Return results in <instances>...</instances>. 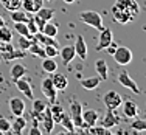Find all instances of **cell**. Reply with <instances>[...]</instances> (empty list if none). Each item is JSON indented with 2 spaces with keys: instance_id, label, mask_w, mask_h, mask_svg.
<instances>
[{
  "instance_id": "14",
  "label": "cell",
  "mask_w": 146,
  "mask_h": 135,
  "mask_svg": "<svg viewBox=\"0 0 146 135\" xmlns=\"http://www.w3.org/2000/svg\"><path fill=\"white\" fill-rule=\"evenodd\" d=\"M118 123H120V116H118V115H115V112H113L112 109H107L106 115L103 116L101 126L107 127V129H110V127H115Z\"/></svg>"
},
{
  "instance_id": "19",
  "label": "cell",
  "mask_w": 146,
  "mask_h": 135,
  "mask_svg": "<svg viewBox=\"0 0 146 135\" xmlns=\"http://www.w3.org/2000/svg\"><path fill=\"white\" fill-rule=\"evenodd\" d=\"M82 121H84V126L90 127L93 124H96L98 121V112L93 109H87V110H82Z\"/></svg>"
},
{
  "instance_id": "33",
  "label": "cell",
  "mask_w": 146,
  "mask_h": 135,
  "mask_svg": "<svg viewBox=\"0 0 146 135\" xmlns=\"http://www.w3.org/2000/svg\"><path fill=\"white\" fill-rule=\"evenodd\" d=\"M13 40V31L6 25L0 26V42H11Z\"/></svg>"
},
{
  "instance_id": "44",
  "label": "cell",
  "mask_w": 146,
  "mask_h": 135,
  "mask_svg": "<svg viewBox=\"0 0 146 135\" xmlns=\"http://www.w3.org/2000/svg\"><path fill=\"white\" fill-rule=\"evenodd\" d=\"M42 134V130L39 129V126H34L33 124V127L30 129V135H40Z\"/></svg>"
},
{
  "instance_id": "1",
  "label": "cell",
  "mask_w": 146,
  "mask_h": 135,
  "mask_svg": "<svg viewBox=\"0 0 146 135\" xmlns=\"http://www.w3.org/2000/svg\"><path fill=\"white\" fill-rule=\"evenodd\" d=\"M140 14V5L137 0H117L112 6V17L113 20L121 25L132 22Z\"/></svg>"
},
{
  "instance_id": "26",
  "label": "cell",
  "mask_w": 146,
  "mask_h": 135,
  "mask_svg": "<svg viewBox=\"0 0 146 135\" xmlns=\"http://www.w3.org/2000/svg\"><path fill=\"white\" fill-rule=\"evenodd\" d=\"M42 70L45 73H53L58 70V62L54 61V58H44L42 59Z\"/></svg>"
},
{
  "instance_id": "22",
  "label": "cell",
  "mask_w": 146,
  "mask_h": 135,
  "mask_svg": "<svg viewBox=\"0 0 146 135\" xmlns=\"http://www.w3.org/2000/svg\"><path fill=\"white\" fill-rule=\"evenodd\" d=\"M101 84V78L98 75L93 78H87V79H81V87L86 90H95L98 85Z\"/></svg>"
},
{
  "instance_id": "32",
  "label": "cell",
  "mask_w": 146,
  "mask_h": 135,
  "mask_svg": "<svg viewBox=\"0 0 146 135\" xmlns=\"http://www.w3.org/2000/svg\"><path fill=\"white\" fill-rule=\"evenodd\" d=\"M0 3L8 11H14V9H19L22 6V0H0Z\"/></svg>"
},
{
  "instance_id": "23",
  "label": "cell",
  "mask_w": 146,
  "mask_h": 135,
  "mask_svg": "<svg viewBox=\"0 0 146 135\" xmlns=\"http://www.w3.org/2000/svg\"><path fill=\"white\" fill-rule=\"evenodd\" d=\"M95 71L96 75L101 78V81H106L107 79V64L104 59H96L95 61Z\"/></svg>"
},
{
  "instance_id": "11",
  "label": "cell",
  "mask_w": 146,
  "mask_h": 135,
  "mask_svg": "<svg viewBox=\"0 0 146 135\" xmlns=\"http://www.w3.org/2000/svg\"><path fill=\"white\" fill-rule=\"evenodd\" d=\"M75 53L76 56H79L81 61H86L87 59V44H86L84 37L82 36H76V40H75Z\"/></svg>"
},
{
  "instance_id": "7",
  "label": "cell",
  "mask_w": 146,
  "mask_h": 135,
  "mask_svg": "<svg viewBox=\"0 0 146 135\" xmlns=\"http://www.w3.org/2000/svg\"><path fill=\"white\" fill-rule=\"evenodd\" d=\"M118 82H120L123 87H126V89H129L131 92H134V93H140V89H138V85H137V82L134 81V79L129 76V73H127L126 70H121V73L118 75Z\"/></svg>"
},
{
  "instance_id": "17",
  "label": "cell",
  "mask_w": 146,
  "mask_h": 135,
  "mask_svg": "<svg viewBox=\"0 0 146 135\" xmlns=\"http://www.w3.org/2000/svg\"><path fill=\"white\" fill-rule=\"evenodd\" d=\"M31 37H33L34 40H37L39 44H42V45H54V47L59 48V44H58L56 37H50V36H47V34H44L42 31H37V33H34Z\"/></svg>"
},
{
  "instance_id": "5",
  "label": "cell",
  "mask_w": 146,
  "mask_h": 135,
  "mask_svg": "<svg viewBox=\"0 0 146 135\" xmlns=\"http://www.w3.org/2000/svg\"><path fill=\"white\" fill-rule=\"evenodd\" d=\"M112 56H113V59H115V62L118 65H127V64H131V61H132V51H131V48H127V47L118 45Z\"/></svg>"
},
{
  "instance_id": "42",
  "label": "cell",
  "mask_w": 146,
  "mask_h": 135,
  "mask_svg": "<svg viewBox=\"0 0 146 135\" xmlns=\"http://www.w3.org/2000/svg\"><path fill=\"white\" fill-rule=\"evenodd\" d=\"M33 20H34V23H36L37 30H39V31H42V28H44V25H45V20H42V19H40V17H37L36 14H34V17H33Z\"/></svg>"
},
{
  "instance_id": "15",
  "label": "cell",
  "mask_w": 146,
  "mask_h": 135,
  "mask_svg": "<svg viewBox=\"0 0 146 135\" xmlns=\"http://www.w3.org/2000/svg\"><path fill=\"white\" fill-rule=\"evenodd\" d=\"M27 127V120L23 118V115L14 116V120L11 121V130L9 134H14V135H20L23 132V129Z\"/></svg>"
},
{
  "instance_id": "13",
  "label": "cell",
  "mask_w": 146,
  "mask_h": 135,
  "mask_svg": "<svg viewBox=\"0 0 146 135\" xmlns=\"http://www.w3.org/2000/svg\"><path fill=\"white\" fill-rule=\"evenodd\" d=\"M50 78H51V82H53L54 89H56L58 92H62V90H65L68 87V79L65 78L62 73H56V71H53V75H51Z\"/></svg>"
},
{
  "instance_id": "20",
  "label": "cell",
  "mask_w": 146,
  "mask_h": 135,
  "mask_svg": "<svg viewBox=\"0 0 146 135\" xmlns=\"http://www.w3.org/2000/svg\"><path fill=\"white\" fill-rule=\"evenodd\" d=\"M40 120H42V124H44L45 132L50 134L51 130H53V127H54V121H53V116H51V113H50V107H48V106H47V109L44 110Z\"/></svg>"
},
{
  "instance_id": "41",
  "label": "cell",
  "mask_w": 146,
  "mask_h": 135,
  "mask_svg": "<svg viewBox=\"0 0 146 135\" xmlns=\"http://www.w3.org/2000/svg\"><path fill=\"white\" fill-rule=\"evenodd\" d=\"M27 28H28V31H30V34L33 36L34 33H37V26H36V23H34V20H33V17H30L28 20H27Z\"/></svg>"
},
{
  "instance_id": "9",
  "label": "cell",
  "mask_w": 146,
  "mask_h": 135,
  "mask_svg": "<svg viewBox=\"0 0 146 135\" xmlns=\"http://www.w3.org/2000/svg\"><path fill=\"white\" fill-rule=\"evenodd\" d=\"M8 106H9V110L13 112V115L14 116H19V115H23L25 113V101H23L22 98H19V96H13V98H9L8 101Z\"/></svg>"
},
{
  "instance_id": "21",
  "label": "cell",
  "mask_w": 146,
  "mask_h": 135,
  "mask_svg": "<svg viewBox=\"0 0 146 135\" xmlns=\"http://www.w3.org/2000/svg\"><path fill=\"white\" fill-rule=\"evenodd\" d=\"M33 101V110H31V113L33 115H36L37 116V120L42 116V113H44V110L47 109V101L45 99H31Z\"/></svg>"
},
{
  "instance_id": "8",
  "label": "cell",
  "mask_w": 146,
  "mask_h": 135,
  "mask_svg": "<svg viewBox=\"0 0 146 135\" xmlns=\"http://www.w3.org/2000/svg\"><path fill=\"white\" fill-rule=\"evenodd\" d=\"M16 87L19 92H22V95H25L28 99H33L34 98V93H33V89H31V82L28 78H25V76H22V78L16 79L14 81Z\"/></svg>"
},
{
  "instance_id": "4",
  "label": "cell",
  "mask_w": 146,
  "mask_h": 135,
  "mask_svg": "<svg viewBox=\"0 0 146 135\" xmlns=\"http://www.w3.org/2000/svg\"><path fill=\"white\" fill-rule=\"evenodd\" d=\"M40 90H42L44 96L47 98L48 103H56V95H58V90L54 89L53 82H51V78L50 76H47V78L42 79V82H40Z\"/></svg>"
},
{
  "instance_id": "45",
  "label": "cell",
  "mask_w": 146,
  "mask_h": 135,
  "mask_svg": "<svg viewBox=\"0 0 146 135\" xmlns=\"http://www.w3.org/2000/svg\"><path fill=\"white\" fill-rule=\"evenodd\" d=\"M62 2L67 3V5H72V3H75V2H76V0H62Z\"/></svg>"
},
{
  "instance_id": "12",
  "label": "cell",
  "mask_w": 146,
  "mask_h": 135,
  "mask_svg": "<svg viewBox=\"0 0 146 135\" xmlns=\"http://www.w3.org/2000/svg\"><path fill=\"white\" fill-rule=\"evenodd\" d=\"M25 54H27V51L20 50V48H16V47L13 48V50H9V51H0L2 61H6V62L13 61V59H23Z\"/></svg>"
},
{
  "instance_id": "31",
  "label": "cell",
  "mask_w": 146,
  "mask_h": 135,
  "mask_svg": "<svg viewBox=\"0 0 146 135\" xmlns=\"http://www.w3.org/2000/svg\"><path fill=\"white\" fill-rule=\"evenodd\" d=\"M11 19L13 22H27V20L30 19V16L27 14V11H23V9H14V11H11Z\"/></svg>"
},
{
  "instance_id": "10",
  "label": "cell",
  "mask_w": 146,
  "mask_h": 135,
  "mask_svg": "<svg viewBox=\"0 0 146 135\" xmlns=\"http://www.w3.org/2000/svg\"><path fill=\"white\" fill-rule=\"evenodd\" d=\"M113 40V33L110 28H103L100 31V40H98V45H96V51H101L107 47L110 42Z\"/></svg>"
},
{
  "instance_id": "47",
  "label": "cell",
  "mask_w": 146,
  "mask_h": 135,
  "mask_svg": "<svg viewBox=\"0 0 146 135\" xmlns=\"http://www.w3.org/2000/svg\"><path fill=\"white\" fill-rule=\"evenodd\" d=\"M48 2H53V0H48Z\"/></svg>"
},
{
  "instance_id": "6",
  "label": "cell",
  "mask_w": 146,
  "mask_h": 135,
  "mask_svg": "<svg viewBox=\"0 0 146 135\" xmlns=\"http://www.w3.org/2000/svg\"><path fill=\"white\" fill-rule=\"evenodd\" d=\"M103 103H104V106H106L107 109L115 110V109H118V107L121 106L123 98H121V95L117 93L115 90H110V92H107L106 95L103 96Z\"/></svg>"
},
{
  "instance_id": "39",
  "label": "cell",
  "mask_w": 146,
  "mask_h": 135,
  "mask_svg": "<svg viewBox=\"0 0 146 135\" xmlns=\"http://www.w3.org/2000/svg\"><path fill=\"white\" fill-rule=\"evenodd\" d=\"M44 50H45V58H56L59 53L58 47H54V45H44Z\"/></svg>"
},
{
  "instance_id": "18",
  "label": "cell",
  "mask_w": 146,
  "mask_h": 135,
  "mask_svg": "<svg viewBox=\"0 0 146 135\" xmlns=\"http://www.w3.org/2000/svg\"><path fill=\"white\" fill-rule=\"evenodd\" d=\"M76 53H75V47L73 45H65L61 48V58H62V64L68 65L70 62L75 59Z\"/></svg>"
},
{
  "instance_id": "28",
  "label": "cell",
  "mask_w": 146,
  "mask_h": 135,
  "mask_svg": "<svg viewBox=\"0 0 146 135\" xmlns=\"http://www.w3.org/2000/svg\"><path fill=\"white\" fill-rule=\"evenodd\" d=\"M58 25L56 23H53L51 20H48V22H45V25H44V28H42V33L44 34H47V36H50V37H56L58 36Z\"/></svg>"
},
{
  "instance_id": "38",
  "label": "cell",
  "mask_w": 146,
  "mask_h": 135,
  "mask_svg": "<svg viewBox=\"0 0 146 135\" xmlns=\"http://www.w3.org/2000/svg\"><path fill=\"white\" fill-rule=\"evenodd\" d=\"M11 130V121L5 116H0V134H9Z\"/></svg>"
},
{
  "instance_id": "34",
  "label": "cell",
  "mask_w": 146,
  "mask_h": 135,
  "mask_svg": "<svg viewBox=\"0 0 146 135\" xmlns=\"http://www.w3.org/2000/svg\"><path fill=\"white\" fill-rule=\"evenodd\" d=\"M14 30L19 33V36H25V37H31L28 28H27V22H14Z\"/></svg>"
},
{
  "instance_id": "25",
  "label": "cell",
  "mask_w": 146,
  "mask_h": 135,
  "mask_svg": "<svg viewBox=\"0 0 146 135\" xmlns=\"http://www.w3.org/2000/svg\"><path fill=\"white\" fill-rule=\"evenodd\" d=\"M27 73V67L23 64H20V62H17L11 67V79L13 81H16V79L22 78V76H25Z\"/></svg>"
},
{
  "instance_id": "36",
  "label": "cell",
  "mask_w": 146,
  "mask_h": 135,
  "mask_svg": "<svg viewBox=\"0 0 146 135\" xmlns=\"http://www.w3.org/2000/svg\"><path fill=\"white\" fill-rule=\"evenodd\" d=\"M89 129V132L90 134H95V135H110V129H107V127H104V126H90L87 127Z\"/></svg>"
},
{
  "instance_id": "2",
  "label": "cell",
  "mask_w": 146,
  "mask_h": 135,
  "mask_svg": "<svg viewBox=\"0 0 146 135\" xmlns=\"http://www.w3.org/2000/svg\"><path fill=\"white\" fill-rule=\"evenodd\" d=\"M79 20H81V22H84L86 25L92 26V28H96L98 31H101L104 28L101 14H100V13H96V11H92V9L81 13V14H79Z\"/></svg>"
},
{
  "instance_id": "24",
  "label": "cell",
  "mask_w": 146,
  "mask_h": 135,
  "mask_svg": "<svg viewBox=\"0 0 146 135\" xmlns=\"http://www.w3.org/2000/svg\"><path fill=\"white\" fill-rule=\"evenodd\" d=\"M28 51H30L31 54H34V56L40 58V59H44V58H45V50H44V45H42V44H39L37 40H34V39H33V42H31V45H30Z\"/></svg>"
},
{
  "instance_id": "30",
  "label": "cell",
  "mask_w": 146,
  "mask_h": 135,
  "mask_svg": "<svg viewBox=\"0 0 146 135\" xmlns=\"http://www.w3.org/2000/svg\"><path fill=\"white\" fill-rule=\"evenodd\" d=\"M59 124H61L65 130H68V132H72V134L76 132V127H75V124L72 123V118H70V115H68V113H64V115H62Z\"/></svg>"
},
{
  "instance_id": "35",
  "label": "cell",
  "mask_w": 146,
  "mask_h": 135,
  "mask_svg": "<svg viewBox=\"0 0 146 135\" xmlns=\"http://www.w3.org/2000/svg\"><path fill=\"white\" fill-rule=\"evenodd\" d=\"M131 126L135 132H145L146 130V121L143 118H135L134 116V121L131 123Z\"/></svg>"
},
{
  "instance_id": "16",
  "label": "cell",
  "mask_w": 146,
  "mask_h": 135,
  "mask_svg": "<svg viewBox=\"0 0 146 135\" xmlns=\"http://www.w3.org/2000/svg\"><path fill=\"white\" fill-rule=\"evenodd\" d=\"M123 115L127 116V118H134V116L138 115V106L137 103H134L132 99H127V101H123Z\"/></svg>"
},
{
  "instance_id": "43",
  "label": "cell",
  "mask_w": 146,
  "mask_h": 135,
  "mask_svg": "<svg viewBox=\"0 0 146 135\" xmlns=\"http://www.w3.org/2000/svg\"><path fill=\"white\" fill-rule=\"evenodd\" d=\"M33 6H34V13H36L39 8L44 6V0H33Z\"/></svg>"
},
{
  "instance_id": "27",
  "label": "cell",
  "mask_w": 146,
  "mask_h": 135,
  "mask_svg": "<svg viewBox=\"0 0 146 135\" xmlns=\"http://www.w3.org/2000/svg\"><path fill=\"white\" fill-rule=\"evenodd\" d=\"M50 113H51V116H53L54 124H59V121H61L62 115H64L62 106H61V104H56V103H53V106L50 107Z\"/></svg>"
},
{
  "instance_id": "29",
  "label": "cell",
  "mask_w": 146,
  "mask_h": 135,
  "mask_svg": "<svg viewBox=\"0 0 146 135\" xmlns=\"http://www.w3.org/2000/svg\"><path fill=\"white\" fill-rule=\"evenodd\" d=\"M36 16L37 17H40L42 20H45V22H48V20H51L54 17V9L53 8H39L36 11Z\"/></svg>"
},
{
  "instance_id": "3",
  "label": "cell",
  "mask_w": 146,
  "mask_h": 135,
  "mask_svg": "<svg viewBox=\"0 0 146 135\" xmlns=\"http://www.w3.org/2000/svg\"><path fill=\"white\" fill-rule=\"evenodd\" d=\"M70 118H72V123L75 124V127H79V129H84V121H82V106L81 103L78 101H72L70 104Z\"/></svg>"
},
{
  "instance_id": "37",
  "label": "cell",
  "mask_w": 146,
  "mask_h": 135,
  "mask_svg": "<svg viewBox=\"0 0 146 135\" xmlns=\"http://www.w3.org/2000/svg\"><path fill=\"white\" fill-rule=\"evenodd\" d=\"M31 42H33V37H25V36H20V37H19V40H17V45H19V48H20V50L28 51V48H30Z\"/></svg>"
},
{
  "instance_id": "40",
  "label": "cell",
  "mask_w": 146,
  "mask_h": 135,
  "mask_svg": "<svg viewBox=\"0 0 146 135\" xmlns=\"http://www.w3.org/2000/svg\"><path fill=\"white\" fill-rule=\"evenodd\" d=\"M20 8L27 13H33L34 14V6H33V0H22V6Z\"/></svg>"
},
{
  "instance_id": "46",
  "label": "cell",
  "mask_w": 146,
  "mask_h": 135,
  "mask_svg": "<svg viewBox=\"0 0 146 135\" xmlns=\"http://www.w3.org/2000/svg\"><path fill=\"white\" fill-rule=\"evenodd\" d=\"M3 25H5V19H3L2 16H0V26H3Z\"/></svg>"
}]
</instances>
